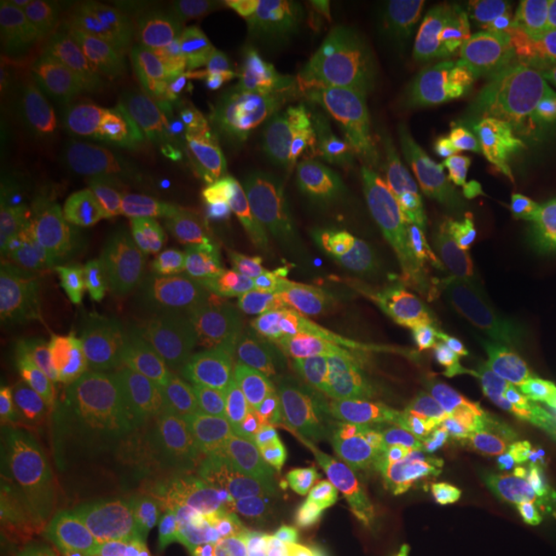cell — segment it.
Here are the masks:
<instances>
[{
    "instance_id": "277c9868",
    "label": "cell",
    "mask_w": 556,
    "mask_h": 556,
    "mask_svg": "<svg viewBox=\"0 0 556 556\" xmlns=\"http://www.w3.org/2000/svg\"><path fill=\"white\" fill-rule=\"evenodd\" d=\"M75 189L111 238L157 266L212 229L197 199L163 163L109 129L80 160Z\"/></svg>"
},
{
    "instance_id": "7402d4cb",
    "label": "cell",
    "mask_w": 556,
    "mask_h": 556,
    "mask_svg": "<svg viewBox=\"0 0 556 556\" xmlns=\"http://www.w3.org/2000/svg\"><path fill=\"white\" fill-rule=\"evenodd\" d=\"M75 556H170L142 505L101 490L75 516Z\"/></svg>"
},
{
    "instance_id": "484cf974",
    "label": "cell",
    "mask_w": 556,
    "mask_h": 556,
    "mask_svg": "<svg viewBox=\"0 0 556 556\" xmlns=\"http://www.w3.org/2000/svg\"><path fill=\"white\" fill-rule=\"evenodd\" d=\"M505 495L516 510L556 507V446L518 464L505 477Z\"/></svg>"
},
{
    "instance_id": "6da1fadb",
    "label": "cell",
    "mask_w": 556,
    "mask_h": 556,
    "mask_svg": "<svg viewBox=\"0 0 556 556\" xmlns=\"http://www.w3.org/2000/svg\"><path fill=\"white\" fill-rule=\"evenodd\" d=\"M160 65L266 103L309 139L328 116L338 88L336 65L315 31L294 18L238 3L206 5L178 21Z\"/></svg>"
},
{
    "instance_id": "7a4b0ae2",
    "label": "cell",
    "mask_w": 556,
    "mask_h": 556,
    "mask_svg": "<svg viewBox=\"0 0 556 556\" xmlns=\"http://www.w3.org/2000/svg\"><path fill=\"white\" fill-rule=\"evenodd\" d=\"M155 405L186 433L232 443H268L307 456H356L358 435L309 389L261 366L176 351L155 377Z\"/></svg>"
},
{
    "instance_id": "30bf717a",
    "label": "cell",
    "mask_w": 556,
    "mask_h": 556,
    "mask_svg": "<svg viewBox=\"0 0 556 556\" xmlns=\"http://www.w3.org/2000/svg\"><path fill=\"white\" fill-rule=\"evenodd\" d=\"M157 70L193 109L229 168L255 193L289 199L309 189L317 176V160L307 135L245 93L160 62Z\"/></svg>"
},
{
    "instance_id": "ba28073f",
    "label": "cell",
    "mask_w": 556,
    "mask_h": 556,
    "mask_svg": "<svg viewBox=\"0 0 556 556\" xmlns=\"http://www.w3.org/2000/svg\"><path fill=\"white\" fill-rule=\"evenodd\" d=\"M456 58L426 24L361 26L343 41L338 93L351 114L377 124L409 119L446 101L458 78Z\"/></svg>"
},
{
    "instance_id": "1f68e13d",
    "label": "cell",
    "mask_w": 556,
    "mask_h": 556,
    "mask_svg": "<svg viewBox=\"0 0 556 556\" xmlns=\"http://www.w3.org/2000/svg\"><path fill=\"white\" fill-rule=\"evenodd\" d=\"M24 3L29 5L37 16L52 21V24H60L62 18L75 11V5H78L80 0H24Z\"/></svg>"
},
{
    "instance_id": "3957f363",
    "label": "cell",
    "mask_w": 556,
    "mask_h": 556,
    "mask_svg": "<svg viewBox=\"0 0 556 556\" xmlns=\"http://www.w3.org/2000/svg\"><path fill=\"white\" fill-rule=\"evenodd\" d=\"M34 270L70 336L99 356H129L144 338V296L135 270L80 191L39 219Z\"/></svg>"
},
{
    "instance_id": "9c48e42d",
    "label": "cell",
    "mask_w": 556,
    "mask_h": 556,
    "mask_svg": "<svg viewBox=\"0 0 556 556\" xmlns=\"http://www.w3.org/2000/svg\"><path fill=\"white\" fill-rule=\"evenodd\" d=\"M464 366L492 430L520 464L556 446V377L528 315L467 330Z\"/></svg>"
},
{
    "instance_id": "4316f807",
    "label": "cell",
    "mask_w": 556,
    "mask_h": 556,
    "mask_svg": "<svg viewBox=\"0 0 556 556\" xmlns=\"http://www.w3.org/2000/svg\"><path fill=\"white\" fill-rule=\"evenodd\" d=\"M523 299L531 325L539 330V336L544 340H556V238L531 268Z\"/></svg>"
},
{
    "instance_id": "4dcf8cb0",
    "label": "cell",
    "mask_w": 556,
    "mask_h": 556,
    "mask_svg": "<svg viewBox=\"0 0 556 556\" xmlns=\"http://www.w3.org/2000/svg\"><path fill=\"white\" fill-rule=\"evenodd\" d=\"M510 199H513V214H516L523 225H531V227L546 225V222L556 214V184L520 186Z\"/></svg>"
},
{
    "instance_id": "5b68a950",
    "label": "cell",
    "mask_w": 556,
    "mask_h": 556,
    "mask_svg": "<svg viewBox=\"0 0 556 556\" xmlns=\"http://www.w3.org/2000/svg\"><path fill=\"white\" fill-rule=\"evenodd\" d=\"M109 131L163 163L197 199L212 229L242 232L258 222V193L229 168L217 142L160 70L124 93Z\"/></svg>"
},
{
    "instance_id": "83f0119b",
    "label": "cell",
    "mask_w": 556,
    "mask_h": 556,
    "mask_svg": "<svg viewBox=\"0 0 556 556\" xmlns=\"http://www.w3.org/2000/svg\"><path fill=\"white\" fill-rule=\"evenodd\" d=\"M510 180V197L520 186L556 184V129L539 124L536 131L528 137L526 148L516 160V173Z\"/></svg>"
},
{
    "instance_id": "44dd1931",
    "label": "cell",
    "mask_w": 556,
    "mask_h": 556,
    "mask_svg": "<svg viewBox=\"0 0 556 556\" xmlns=\"http://www.w3.org/2000/svg\"><path fill=\"white\" fill-rule=\"evenodd\" d=\"M381 129L400 144V150L413 163L415 176L420 180L422 204L464 180L467 152H464L462 139L456 137L448 101H438L435 106L409 119L381 124Z\"/></svg>"
},
{
    "instance_id": "5bb4252c",
    "label": "cell",
    "mask_w": 556,
    "mask_h": 556,
    "mask_svg": "<svg viewBox=\"0 0 556 556\" xmlns=\"http://www.w3.org/2000/svg\"><path fill=\"white\" fill-rule=\"evenodd\" d=\"M446 513L428 510L351 484H312L304 503V536L325 546H426L451 526Z\"/></svg>"
},
{
    "instance_id": "d6986e66",
    "label": "cell",
    "mask_w": 556,
    "mask_h": 556,
    "mask_svg": "<svg viewBox=\"0 0 556 556\" xmlns=\"http://www.w3.org/2000/svg\"><path fill=\"white\" fill-rule=\"evenodd\" d=\"M0 484V518H75L65 505V464L52 443L37 435H13L3 443Z\"/></svg>"
},
{
    "instance_id": "52a82bcc",
    "label": "cell",
    "mask_w": 556,
    "mask_h": 556,
    "mask_svg": "<svg viewBox=\"0 0 556 556\" xmlns=\"http://www.w3.org/2000/svg\"><path fill=\"white\" fill-rule=\"evenodd\" d=\"M0 88L5 122L26 144H50L101 99L60 26L26 3L0 5Z\"/></svg>"
},
{
    "instance_id": "ffe728a7",
    "label": "cell",
    "mask_w": 556,
    "mask_h": 556,
    "mask_svg": "<svg viewBox=\"0 0 556 556\" xmlns=\"http://www.w3.org/2000/svg\"><path fill=\"white\" fill-rule=\"evenodd\" d=\"M556 16V5L526 3V0H446L433 3L426 26L454 58L505 45L523 37Z\"/></svg>"
},
{
    "instance_id": "e0dca14e",
    "label": "cell",
    "mask_w": 556,
    "mask_h": 556,
    "mask_svg": "<svg viewBox=\"0 0 556 556\" xmlns=\"http://www.w3.org/2000/svg\"><path fill=\"white\" fill-rule=\"evenodd\" d=\"M219 462L258 523L263 544L304 536V503L312 486L304 471L312 456L268 443H232L219 448Z\"/></svg>"
},
{
    "instance_id": "2e32d148",
    "label": "cell",
    "mask_w": 556,
    "mask_h": 556,
    "mask_svg": "<svg viewBox=\"0 0 556 556\" xmlns=\"http://www.w3.org/2000/svg\"><path fill=\"white\" fill-rule=\"evenodd\" d=\"M157 536L170 556H245L263 533L225 471L178 484L157 513Z\"/></svg>"
},
{
    "instance_id": "8992f818",
    "label": "cell",
    "mask_w": 556,
    "mask_h": 556,
    "mask_svg": "<svg viewBox=\"0 0 556 556\" xmlns=\"http://www.w3.org/2000/svg\"><path fill=\"white\" fill-rule=\"evenodd\" d=\"M296 261L309 268L358 330L368 353L400 371L435 364L417 332L415 291L392 250L377 245L358 229L315 227L299 240Z\"/></svg>"
},
{
    "instance_id": "836d02e7",
    "label": "cell",
    "mask_w": 556,
    "mask_h": 556,
    "mask_svg": "<svg viewBox=\"0 0 556 556\" xmlns=\"http://www.w3.org/2000/svg\"><path fill=\"white\" fill-rule=\"evenodd\" d=\"M70 556H75V548H73V554H70Z\"/></svg>"
},
{
    "instance_id": "4fadbf2b",
    "label": "cell",
    "mask_w": 556,
    "mask_h": 556,
    "mask_svg": "<svg viewBox=\"0 0 556 556\" xmlns=\"http://www.w3.org/2000/svg\"><path fill=\"white\" fill-rule=\"evenodd\" d=\"M263 276L219 250L180 253L157 266L152 309L178 340L238 348Z\"/></svg>"
},
{
    "instance_id": "ac0fdd59",
    "label": "cell",
    "mask_w": 556,
    "mask_h": 556,
    "mask_svg": "<svg viewBox=\"0 0 556 556\" xmlns=\"http://www.w3.org/2000/svg\"><path fill=\"white\" fill-rule=\"evenodd\" d=\"M58 26L93 75L99 93L109 96L129 90L142 73L155 34V11L142 3L80 0Z\"/></svg>"
},
{
    "instance_id": "603a6c76",
    "label": "cell",
    "mask_w": 556,
    "mask_h": 556,
    "mask_svg": "<svg viewBox=\"0 0 556 556\" xmlns=\"http://www.w3.org/2000/svg\"><path fill=\"white\" fill-rule=\"evenodd\" d=\"M448 296L467 317V330H484L507 325L526 315L510 289L477 261L456 258L448 263Z\"/></svg>"
},
{
    "instance_id": "d4e9b609",
    "label": "cell",
    "mask_w": 556,
    "mask_h": 556,
    "mask_svg": "<svg viewBox=\"0 0 556 556\" xmlns=\"http://www.w3.org/2000/svg\"><path fill=\"white\" fill-rule=\"evenodd\" d=\"M75 548V518H0V556H70Z\"/></svg>"
},
{
    "instance_id": "8fae6325",
    "label": "cell",
    "mask_w": 556,
    "mask_h": 556,
    "mask_svg": "<svg viewBox=\"0 0 556 556\" xmlns=\"http://www.w3.org/2000/svg\"><path fill=\"white\" fill-rule=\"evenodd\" d=\"M238 351L315 374H345L368 348L302 261L263 276Z\"/></svg>"
},
{
    "instance_id": "7c38bea8",
    "label": "cell",
    "mask_w": 556,
    "mask_h": 556,
    "mask_svg": "<svg viewBox=\"0 0 556 556\" xmlns=\"http://www.w3.org/2000/svg\"><path fill=\"white\" fill-rule=\"evenodd\" d=\"M330 168L358 232L384 250H413L420 180L400 144L364 116H330L325 129Z\"/></svg>"
},
{
    "instance_id": "d6a6232c",
    "label": "cell",
    "mask_w": 556,
    "mask_h": 556,
    "mask_svg": "<svg viewBox=\"0 0 556 556\" xmlns=\"http://www.w3.org/2000/svg\"><path fill=\"white\" fill-rule=\"evenodd\" d=\"M325 556H394L387 546L371 544H345V546H328Z\"/></svg>"
},
{
    "instance_id": "f1b7e54d",
    "label": "cell",
    "mask_w": 556,
    "mask_h": 556,
    "mask_svg": "<svg viewBox=\"0 0 556 556\" xmlns=\"http://www.w3.org/2000/svg\"><path fill=\"white\" fill-rule=\"evenodd\" d=\"M413 556H510L507 548L482 528L451 520V526L430 544L417 546Z\"/></svg>"
},
{
    "instance_id": "cb8c5ba5",
    "label": "cell",
    "mask_w": 556,
    "mask_h": 556,
    "mask_svg": "<svg viewBox=\"0 0 556 556\" xmlns=\"http://www.w3.org/2000/svg\"><path fill=\"white\" fill-rule=\"evenodd\" d=\"M471 199H475V193H471L467 178H464L462 184L451 186L448 191L438 193L426 204H420L413 232V250L430 255V258L441 255L448 245L451 235L456 232L458 225L467 217Z\"/></svg>"
},
{
    "instance_id": "f546056e",
    "label": "cell",
    "mask_w": 556,
    "mask_h": 556,
    "mask_svg": "<svg viewBox=\"0 0 556 556\" xmlns=\"http://www.w3.org/2000/svg\"><path fill=\"white\" fill-rule=\"evenodd\" d=\"M516 541L528 552H556V507L518 510Z\"/></svg>"
},
{
    "instance_id": "9a60e30c",
    "label": "cell",
    "mask_w": 556,
    "mask_h": 556,
    "mask_svg": "<svg viewBox=\"0 0 556 556\" xmlns=\"http://www.w3.org/2000/svg\"><path fill=\"white\" fill-rule=\"evenodd\" d=\"M446 101L456 137L467 152V178H484L516 165L528 137L541 124L513 83L492 65L462 70Z\"/></svg>"
}]
</instances>
